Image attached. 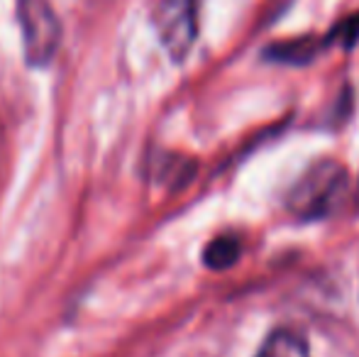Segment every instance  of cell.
I'll use <instances>...</instances> for the list:
<instances>
[{
  "mask_svg": "<svg viewBox=\"0 0 359 357\" xmlns=\"http://www.w3.org/2000/svg\"><path fill=\"white\" fill-rule=\"evenodd\" d=\"M347 189V172L335 159H323L313 164L286 196V206L293 215L303 220L320 218L335 208L337 198Z\"/></svg>",
  "mask_w": 359,
  "mask_h": 357,
  "instance_id": "obj_1",
  "label": "cell"
},
{
  "mask_svg": "<svg viewBox=\"0 0 359 357\" xmlns=\"http://www.w3.org/2000/svg\"><path fill=\"white\" fill-rule=\"evenodd\" d=\"M18 20L29 67H47L62 42V25L49 0H18Z\"/></svg>",
  "mask_w": 359,
  "mask_h": 357,
  "instance_id": "obj_2",
  "label": "cell"
},
{
  "mask_svg": "<svg viewBox=\"0 0 359 357\" xmlns=\"http://www.w3.org/2000/svg\"><path fill=\"white\" fill-rule=\"evenodd\" d=\"M154 25L164 49L181 62L194 47L198 32L194 0H161L154 13Z\"/></svg>",
  "mask_w": 359,
  "mask_h": 357,
  "instance_id": "obj_3",
  "label": "cell"
},
{
  "mask_svg": "<svg viewBox=\"0 0 359 357\" xmlns=\"http://www.w3.org/2000/svg\"><path fill=\"white\" fill-rule=\"evenodd\" d=\"M257 357H311V350L296 330H276L264 340Z\"/></svg>",
  "mask_w": 359,
  "mask_h": 357,
  "instance_id": "obj_4",
  "label": "cell"
},
{
  "mask_svg": "<svg viewBox=\"0 0 359 357\" xmlns=\"http://www.w3.org/2000/svg\"><path fill=\"white\" fill-rule=\"evenodd\" d=\"M237 257H240V240L235 238V235H220V238H215L213 243L205 248V264H208L210 269H227L232 267V264L237 262Z\"/></svg>",
  "mask_w": 359,
  "mask_h": 357,
  "instance_id": "obj_5",
  "label": "cell"
},
{
  "mask_svg": "<svg viewBox=\"0 0 359 357\" xmlns=\"http://www.w3.org/2000/svg\"><path fill=\"white\" fill-rule=\"evenodd\" d=\"M357 201H359V186H357Z\"/></svg>",
  "mask_w": 359,
  "mask_h": 357,
  "instance_id": "obj_6",
  "label": "cell"
}]
</instances>
